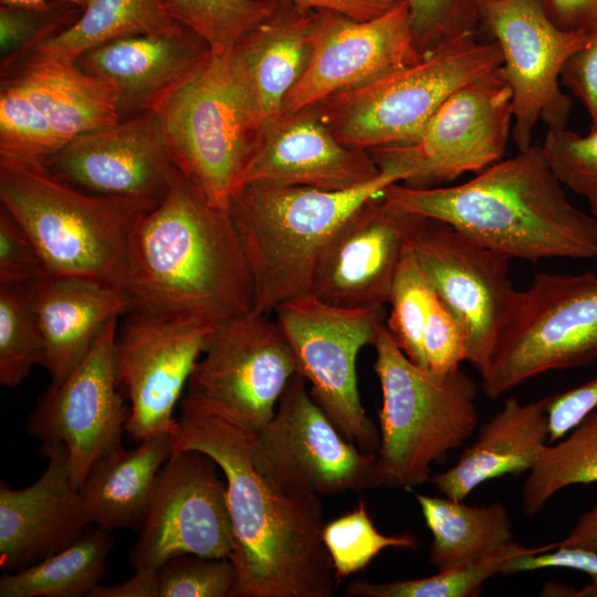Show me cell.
Listing matches in <instances>:
<instances>
[{"instance_id": "cell-1", "label": "cell", "mask_w": 597, "mask_h": 597, "mask_svg": "<svg viewBox=\"0 0 597 597\" xmlns=\"http://www.w3.org/2000/svg\"><path fill=\"white\" fill-rule=\"evenodd\" d=\"M254 431L187 394L171 430V454L203 452L224 474L237 573L231 597H332L337 578L322 540V502L255 467Z\"/></svg>"}, {"instance_id": "cell-2", "label": "cell", "mask_w": 597, "mask_h": 597, "mask_svg": "<svg viewBox=\"0 0 597 597\" xmlns=\"http://www.w3.org/2000/svg\"><path fill=\"white\" fill-rule=\"evenodd\" d=\"M133 310L191 317L216 328L254 312L250 269L228 209L212 206L177 168L165 198L129 244Z\"/></svg>"}, {"instance_id": "cell-3", "label": "cell", "mask_w": 597, "mask_h": 597, "mask_svg": "<svg viewBox=\"0 0 597 597\" xmlns=\"http://www.w3.org/2000/svg\"><path fill=\"white\" fill-rule=\"evenodd\" d=\"M543 146L531 145L463 184L413 188L395 182L388 202L449 223L509 259H596L597 219L576 208Z\"/></svg>"}, {"instance_id": "cell-4", "label": "cell", "mask_w": 597, "mask_h": 597, "mask_svg": "<svg viewBox=\"0 0 597 597\" xmlns=\"http://www.w3.org/2000/svg\"><path fill=\"white\" fill-rule=\"evenodd\" d=\"M373 181L344 191L251 181L232 191L228 212L254 286V313L311 294L318 258L334 231L365 201L409 172L379 165Z\"/></svg>"}, {"instance_id": "cell-5", "label": "cell", "mask_w": 597, "mask_h": 597, "mask_svg": "<svg viewBox=\"0 0 597 597\" xmlns=\"http://www.w3.org/2000/svg\"><path fill=\"white\" fill-rule=\"evenodd\" d=\"M0 202L32 239L50 275L125 290L132 234L158 205L92 195L54 176L42 160L4 154Z\"/></svg>"}, {"instance_id": "cell-6", "label": "cell", "mask_w": 597, "mask_h": 597, "mask_svg": "<svg viewBox=\"0 0 597 597\" xmlns=\"http://www.w3.org/2000/svg\"><path fill=\"white\" fill-rule=\"evenodd\" d=\"M374 346V369L383 395L378 486L411 490L430 480L432 463L475 431L478 387L460 368L437 374L412 363L385 323Z\"/></svg>"}, {"instance_id": "cell-7", "label": "cell", "mask_w": 597, "mask_h": 597, "mask_svg": "<svg viewBox=\"0 0 597 597\" xmlns=\"http://www.w3.org/2000/svg\"><path fill=\"white\" fill-rule=\"evenodd\" d=\"M499 44L458 36L413 65L312 105L343 145L362 150L411 145L441 104L460 87L501 69ZM310 107V106H308Z\"/></svg>"}, {"instance_id": "cell-8", "label": "cell", "mask_w": 597, "mask_h": 597, "mask_svg": "<svg viewBox=\"0 0 597 597\" xmlns=\"http://www.w3.org/2000/svg\"><path fill=\"white\" fill-rule=\"evenodd\" d=\"M154 111L175 167L212 206L227 209L260 136L234 78L230 49L212 51Z\"/></svg>"}, {"instance_id": "cell-9", "label": "cell", "mask_w": 597, "mask_h": 597, "mask_svg": "<svg viewBox=\"0 0 597 597\" xmlns=\"http://www.w3.org/2000/svg\"><path fill=\"white\" fill-rule=\"evenodd\" d=\"M597 359V274L537 273L516 291L482 388L495 399L552 370Z\"/></svg>"}, {"instance_id": "cell-10", "label": "cell", "mask_w": 597, "mask_h": 597, "mask_svg": "<svg viewBox=\"0 0 597 597\" xmlns=\"http://www.w3.org/2000/svg\"><path fill=\"white\" fill-rule=\"evenodd\" d=\"M274 313L313 399L343 437L363 451L376 452L380 433L360 400L356 358L364 346L374 345L385 306L345 308L307 294L280 304Z\"/></svg>"}, {"instance_id": "cell-11", "label": "cell", "mask_w": 597, "mask_h": 597, "mask_svg": "<svg viewBox=\"0 0 597 597\" xmlns=\"http://www.w3.org/2000/svg\"><path fill=\"white\" fill-rule=\"evenodd\" d=\"M478 20L503 56L500 74L512 92V137L519 150L532 145L540 121L548 129L566 128L573 103L561 90V72L590 35L558 28L544 0H478Z\"/></svg>"}, {"instance_id": "cell-12", "label": "cell", "mask_w": 597, "mask_h": 597, "mask_svg": "<svg viewBox=\"0 0 597 597\" xmlns=\"http://www.w3.org/2000/svg\"><path fill=\"white\" fill-rule=\"evenodd\" d=\"M252 458L263 474L294 492L337 494L378 486L376 452L343 437L297 373L271 420L254 431Z\"/></svg>"}, {"instance_id": "cell-13", "label": "cell", "mask_w": 597, "mask_h": 597, "mask_svg": "<svg viewBox=\"0 0 597 597\" xmlns=\"http://www.w3.org/2000/svg\"><path fill=\"white\" fill-rule=\"evenodd\" d=\"M295 374L294 352L281 325L253 312L208 335L186 394L259 430Z\"/></svg>"}, {"instance_id": "cell-14", "label": "cell", "mask_w": 597, "mask_h": 597, "mask_svg": "<svg viewBox=\"0 0 597 597\" xmlns=\"http://www.w3.org/2000/svg\"><path fill=\"white\" fill-rule=\"evenodd\" d=\"M213 328L191 317L133 310L117 329L114 358L129 400L125 431L137 442L171 431L172 413Z\"/></svg>"}, {"instance_id": "cell-15", "label": "cell", "mask_w": 597, "mask_h": 597, "mask_svg": "<svg viewBox=\"0 0 597 597\" xmlns=\"http://www.w3.org/2000/svg\"><path fill=\"white\" fill-rule=\"evenodd\" d=\"M217 469L212 458L197 450L169 457L130 551L135 570H156L185 554L230 558L233 533L227 485Z\"/></svg>"}, {"instance_id": "cell-16", "label": "cell", "mask_w": 597, "mask_h": 597, "mask_svg": "<svg viewBox=\"0 0 597 597\" xmlns=\"http://www.w3.org/2000/svg\"><path fill=\"white\" fill-rule=\"evenodd\" d=\"M411 247L438 297L465 329V362L483 377L517 291L509 277L510 259L427 217Z\"/></svg>"}, {"instance_id": "cell-17", "label": "cell", "mask_w": 597, "mask_h": 597, "mask_svg": "<svg viewBox=\"0 0 597 597\" xmlns=\"http://www.w3.org/2000/svg\"><path fill=\"white\" fill-rule=\"evenodd\" d=\"M118 318L102 329L81 364L39 397L25 431L41 448L65 446L71 480L78 490L93 464L122 443L129 407L118 388L114 348Z\"/></svg>"}, {"instance_id": "cell-18", "label": "cell", "mask_w": 597, "mask_h": 597, "mask_svg": "<svg viewBox=\"0 0 597 597\" xmlns=\"http://www.w3.org/2000/svg\"><path fill=\"white\" fill-rule=\"evenodd\" d=\"M513 127L512 92L500 70L451 94L419 139L398 149L412 169L406 186L432 188L501 160Z\"/></svg>"}, {"instance_id": "cell-19", "label": "cell", "mask_w": 597, "mask_h": 597, "mask_svg": "<svg viewBox=\"0 0 597 597\" xmlns=\"http://www.w3.org/2000/svg\"><path fill=\"white\" fill-rule=\"evenodd\" d=\"M407 1L369 20L316 11L308 65L283 113L315 105L419 62Z\"/></svg>"}, {"instance_id": "cell-20", "label": "cell", "mask_w": 597, "mask_h": 597, "mask_svg": "<svg viewBox=\"0 0 597 597\" xmlns=\"http://www.w3.org/2000/svg\"><path fill=\"white\" fill-rule=\"evenodd\" d=\"M421 220L422 216L388 202L381 193L369 198L328 239L316 263L311 294L345 308L385 306Z\"/></svg>"}, {"instance_id": "cell-21", "label": "cell", "mask_w": 597, "mask_h": 597, "mask_svg": "<svg viewBox=\"0 0 597 597\" xmlns=\"http://www.w3.org/2000/svg\"><path fill=\"white\" fill-rule=\"evenodd\" d=\"M42 161L54 176L85 192L156 203L176 172L154 109L82 134Z\"/></svg>"}, {"instance_id": "cell-22", "label": "cell", "mask_w": 597, "mask_h": 597, "mask_svg": "<svg viewBox=\"0 0 597 597\" xmlns=\"http://www.w3.org/2000/svg\"><path fill=\"white\" fill-rule=\"evenodd\" d=\"M380 172L369 151L339 143L310 106L283 113L261 130L235 187L264 181L344 191L375 180Z\"/></svg>"}, {"instance_id": "cell-23", "label": "cell", "mask_w": 597, "mask_h": 597, "mask_svg": "<svg viewBox=\"0 0 597 597\" xmlns=\"http://www.w3.org/2000/svg\"><path fill=\"white\" fill-rule=\"evenodd\" d=\"M49 459L42 475L15 490L0 485V568L17 572L67 547L90 525L71 480L65 446L40 449Z\"/></svg>"}, {"instance_id": "cell-24", "label": "cell", "mask_w": 597, "mask_h": 597, "mask_svg": "<svg viewBox=\"0 0 597 597\" xmlns=\"http://www.w3.org/2000/svg\"><path fill=\"white\" fill-rule=\"evenodd\" d=\"M211 46L187 27L172 33L119 39L75 62L114 91L119 121L154 109L210 56Z\"/></svg>"}, {"instance_id": "cell-25", "label": "cell", "mask_w": 597, "mask_h": 597, "mask_svg": "<svg viewBox=\"0 0 597 597\" xmlns=\"http://www.w3.org/2000/svg\"><path fill=\"white\" fill-rule=\"evenodd\" d=\"M315 13L280 0L269 18L230 48L234 78L260 133L282 115L308 65Z\"/></svg>"}, {"instance_id": "cell-26", "label": "cell", "mask_w": 597, "mask_h": 597, "mask_svg": "<svg viewBox=\"0 0 597 597\" xmlns=\"http://www.w3.org/2000/svg\"><path fill=\"white\" fill-rule=\"evenodd\" d=\"M45 348L51 384H61L85 358L104 326L126 315L127 290L83 277L46 275L27 286Z\"/></svg>"}, {"instance_id": "cell-27", "label": "cell", "mask_w": 597, "mask_h": 597, "mask_svg": "<svg viewBox=\"0 0 597 597\" xmlns=\"http://www.w3.org/2000/svg\"><path fill=\"white\" fill-rule=\"evenodd\" d=\"M548 433L545 398L522 404L510 397L479 428L457 463L429 482L444 496L463 501L483 482L530 471L548 443Z\"/></svg>"}, {"instance_id": "cell-28", "label": "cell", "mask_w": 597, "mask_h": 597, "mask_svg": "<svg viewBox=\"0 0 597 597\" xmlns=\"http://www.w3.org/2000/svg\"><path fill=\"white\" fill-rule=\"evenodd\" d=\"M0 75L21 86L56 151L82 134L119 121L114 91L76 62H41L0 71Z\"/></svg>"}, {"instance_id": "cell-29", "label": "cell", "mask_w": 597, "mask_h": 597, "mask_svg": "<svg viewBox=\"0 0 597 597\" xmlns=\"http://www.w3.org/2000/svg\"><path fill=\"white\" fill-rule=\"evenodd\" d=\"M170 454L171 431H165L142 440L133 450L119 443L102 455L78 489L90 525L109 532L138 530Z\"/></svg>"}, {"instance_id": "cell-30", "label": "cell", "mask_w": 597, "mask_h": 597, "mask_svg": "<svg viewBox=\"0 0 597 597\" xmlns=\"http://www.w3.org/2000/svg\"><path fill=\"white\" fill-rule=\"evenodd\" d=\"M431 532L430 563L438 572L470 567L520 549L507 509L493 502L473 506L447 496L417 494Z\"/></svg>"}, {"instance_id": "cell-31", "label": "cell", "mask_w": 597, "mask_h": 597, "mask_svg": "<svg viewBox=\"0 0 597 597\" xmlns=\"http://www.w3.org/2000/svg\"><path fill=\"white\" fill-rule=\"evenodd\" d=\"M165 0H90L78 19L60 34L0 63V71L48 61L75 62L90 50L135 35L180 30Z\"/></svg>"}, {"instance_id": "cell-32", "label": "cell", "mask_w": 597, "mask_h": 597, "mask_svg": "<svg viewBox=\"0 0 597 597\" xmlns=\"http://www.w3.org/2000/svg\"><path fill=\"white\" fill-rule=\"evenodd\" d=\"M114 545L109 531L87 526L67 547L0 578V597H81L102 582Z\"/></svg>"}, {"instance_id": "cell-33", "label": "cell", "mask_w": 597, "mask_h": 597, "mask_svg": "<svg viewBox=\"0 0 597 597\" xmlns=\"http://www.w3.org/2000/svg\"><path fill=\"white\" fill-rule=\"evenodd\" d=\"M591 482H597V408L562 439L544 447L523 484V512L534 516L562 489Z\"/></svg>"}, {"instance_id": "cell-34", "label": "cell", "mask_w": 597, "mask_h": 597, "mask_svg": "<svg viewBox=\"0 0 597 597\" xmlns=\"http://www.w3.org/2000/svg\"><path fill=\"white\" fill-rule=\"evenodd\" d=\"M280 0H165L169 14L211 46L232 48L245 33L269 18Z\"/></svg>"}, {"instance_id": "cell-35", "label": "cell", "mask_w": 597, "mask_h": 597, "mask_svg": "<svg viewBox=\"0 0 597 597\" xmlns=\"http://www.w3.org/2000/svg\"><path fill=\"white\" fill-rule=\"evenodd\" d=\"M44 362V342L27 286L0 285V384L14 388Z\"/></svg>"}, {"instance_id": "cell-36", "label": "cell", "mask_w": 597, "mask_h": 597, "mask_svg": "<svg viewBox=\"0 0 597 597\" xmlns=\"http://www.w3.org/2000/svg\"><path fill=\"white\" fill-rule=\"evenodd\" d=\"M437 293L420 268L411 244L406 249L391 286L387 328L406 356L427 368L422 349L423 327Z\"/></svg>"}, {"instance_id": "cell-37", "label": "cell", "mask_w": 597, "mask_h": 597, "mask_svg": "<svg viewBox=\"0 0 597 597\" xmlns=\"http://www.w3.org/2000/svg\"><path fill=\"white\" fill-rule=\"evenodd\" d=\"M322 540L337 580L364 569L388 547L415 549L419 546L418 540L408 532L399 535L380 533L364 501L347 514L325 523Z\"/></svg>"}, {"instance_id": "cell-38", "label": "cell", "mask_w": 597, "mask_h": 597, "mask_svg": "<svg viewBox=\"0 0 597 597\" xmlns=\"http://www.w3.org/2000/svg\"><path fill=\"white\" fill-rule=\"evenodd\" d=\"M551 548L553 544L541 547L522 546L470 567L438 572L430 577L418 579L387 583L354 580L346 586L345 594L352 597H475L481 594L489 578L501 574L509 557Z\"/></svg>"}, {"instance_id": "cell-39", "label": "cell", "mask_w": 597, "mask_h": 597, "mask_svg": "<svg viewBox=\"0 0 597 597\" xmlns=\"http://www.w3.org/2000/svg\"><path fill=\"white\" fill-rule=\"evenodd\" d=\"M83 9L63 1L0 4L1 62L18 57L53 38L81 15Z\"/></svg>"}, {"instance_id": "cell-40", "label": "cell", "mask_w": 597, "mask_h": 597, "mask_svg": "<svg viewBox=\"0 0 597 597\" xmlns=\"http://www.w3.org/2000/svg\"><path fill=\"white\" fill-rule=\"evenodd\" d=\"M543 148L561 182L582 196L597 219V130L548 129Z\"/></svg>"}, {"instance_id": "cell-41", "label": "cell", "mask_w": 597, "mask_h": 597, "mask_svg": "<svg viewBox=\"0 0 597 597\" xmlns=\"http://www.w3.org/2000/svg\"><path fill=\"white\" fill-rule=\"evenodd\" d=\"M235 577L230 558L180 555L157 568L158 597H231Z\"/></svg>"}, {"instance_id": "cell-42", "label": "cell", "mask_w": 597, "mask_h": 597, "mask_svg": "<svg viewBox=\"0 0 597 597\" xmlns=\"http://www.w3.org/2000/svg\"><path fill=\"white\" fill-rule=\"evenodd\" d=\"M406 1L415 46L423 56L458 36L478 34V0Z\"/></svg>"}, {"instance_id": "cell-43", "label": "cell", "mask_w": 597, "mask_h": 597, "mask_svg": "<svg viewBox=\"0 0 597 597\" xmlns=\"http://www.w3.org/2000/svg\"><path fill=\"white\" fill-rule=\"evenodd\" d=\"M422 349L427 369L437 374L453 373L467 360L465 329L438 295L423 327Z\"/></svg>"}, {"instance_id": "cell-44", "label": "cell", "mask_w": 597, "mask_h": 597, "mask_svg": "<svg viewBox=\"0 0 597 597\" xmlns=\"http://www.w3.org/2000/svg\"><path fill=\"white\" fill-rule=\"evenodd\" d=\"M50 275L32 239L3 208L0 210V285L29 284Z\"/></svg>"}, {"instance_id": "cell-45", "label": "cell", "mask_w": 597, "mask_h": 597, "mask_svg": "<svg viewBox=\"0 0 597 597\" xmlns=\"http://www.w3.org/2000/svg\"><path fill=\"white\" fill-rule=\"evenodd\" d=\"M545 399L548 443H554L566 436L588 412L597 408V376Z\"/></svg>"}, {"instance_id": "cell-46", "label": "cell", "mask_w": 597, "mask_h": 597, "mask_svg": "<svg viewBox=\"0 0 597 597\" xmlns=\"http://www.w3.org/2000/svg\"><path fill=\"white\" fill-rule=\"evenodd\" d=\"M556 551H534L509 557L501 570L504 576L542 568H569L587 574L591 578L589 586L597 591V552L561 547Z\"/></svg>"}, {"instance_id": "cell-47", "label": "cell", "mask_w": 597, "mask_h": 597, "mask_svg": "<svg viewBox=\"0 0 597 597\" xmlns=\"http://www.w3.org/2000/svg\"><path fill=\"white\" fill-rule=\"evenodd\" d=\"M561 82L584 104L590 130H597V33L563 66Z\"/></svg>"}, {"instance_id": "cell-48", "label": "cell", "mask_w": 597, "mask_h": 597, "mask_svg": "<svg viewBox=\"0 0 597 597\" xmlns=\"http://www.w3.org/2000/svg\"><path fill=\"white\" fill-rule=\"evenodd\" d=\"M549 19L562 30L597 33V0H544Z\"/></svg>"}, {"instance_id": "cell-49", "label": "cell", "mask_w": 597, "mask_h": 597, "mask_svg": "<svg viewBox=\"0 0 597 597\" xmlns=\"http://www.w3.org/2000/svg\"><path fill=\"white\" fill-rule=\"evenodd\" d=\"M315 10L345 14L357 20H369L384 14L405 0H285Z\"/></svg>"}, {"instance_id": "cell-50", "label": "cell", "mask_w": 597, "mask_h": 597, "mask_svg": "<svg viewBox=\"0 0 597 597\" xmlns=\"http://www.w3.org/2000/svg\"><path fill=\"white\" fill-rule=\"evenodd\" d=\"M88 597H158L157 569H136L132 578L118 585L100 584Z\"/></svg>"}, {"instance_id": "cell-51", "label": "cell", "mask_w": 597, "mask_h": 597, "mask_svg": "<svg viewBox=\"0 0 597 597\" xmlns=\"http://www.w3.org/2000/svg\"><path fill=\"white\" fill-rule=\"evenodd\" d=\"M555 545L597 552V502L578 517L568 535Z\"/></svg>"}, {"instance_id": "cell-52", "label": "cell", "mask_w": 597, "mask_h": 597, "mask_svg": "<svg viewBox=\"0 0 597 597\" xmlns=\"http://www.w3.org/2000/svg\"><path fill=\"white\" fill-rule=\"evenodd\" d=\"M43 1H49V0H1V2H6V3H39ZM55 1L69 2L82 9H84L90 2V0H55Z\"/></svg>"}]
</instances>
